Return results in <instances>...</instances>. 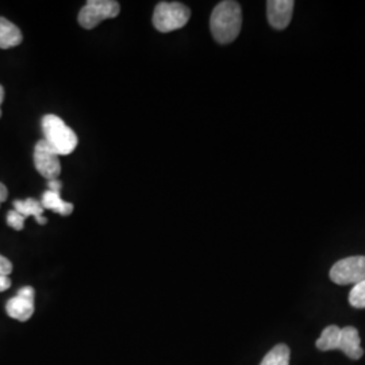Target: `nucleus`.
<instances>
[{"label":"nucleus","mask_w":365,"mask_h":365,"mask_svg":"<svg viewBox=\"0 0 365 365\" xmlns=\"http://www.w3.org/2000/svg\"><path fill=\"white\" fill-rule=\"evenodd\" d=\"M120 6L115 0H88L78 13V24L91 30L106 19L117 18Z\"/></svg>","instance_id":"4"},{"label":"nucleus","mask_w":365,"mask_h":365,"mask_svg":"<svg viewBox=\"0 0 365 365\" xmlns=\"http://www.w3.org/2000/svg\"><path fill=\"white\" fill-rule=\"evenodd\" d=\"M25 220H26V218H25L22 214H19L18 211H15V210L9 211V214H7V225H9L10 227L15 229V230H22V229H24Z\"/></svg>","instance_id":"16"},{"label":"nucleus","mask_w":365,"mask_h":365,"mask_svg":"<svg viewBox=\"0 0 365 365\" xmlns=\"http://www.w3.org/2000/svg\"><path fill=\"white\" fill-rule=\"evenodd\" d=\"M7 196H9L7 187H6L3 182H0V205L7 199Z\"/></svg>","instance_id":"20"},{"label":"nucleus","mask_w":365,"mask_h":365,"mask_svg":"<svg viewBox=\"0 0 365 365\" xmlns=\"http://www.w3.org/2000/svg\"><path fill=\"white\" fill-rule=\"evenodd\" d=\"M34 298H36L34 288L29 286L21 288L16 297H14L7 302L6 312L16 321H21V322L29 321L34 314Z\"/></svg>","instance_id":"7"},{"label":"nucleus","mask_w":365,"mask_h":365,"mask_svg":"<svg viewBox=\"0 0 365 365\" xmlns=\"http://www.w3.org/2000/svg\"><path fill=\"white\" fill-rule=\"evenodd\" d=\"M242 27V11L237 1L225 0L215 6L210 18V29L214 39L222 43L233 42Z\"/></svg>","instance_id":"1"},{"label":"nucleus","mask_w":365,"mask_h":365,"mask_svg":"<svg viewBox=\"0 0 365 365\" xmlns=\"http://www.w3.org/2000/svg\"><path fill=\"white\" fill-rule=\"evenodd\" d=\"M191 10L179 1H160L153 13V25L161 33L179 30L188 24Z\"/></svg>","instance_id":"3"},{"label":"nucleus","mask_w":365,"mask_h":365,"mask_svg":"<svg viewBox=\"0 0 365 365\" xmlns=\"http://www.w3.org/2000/svg\"><path fill=\"white\" fill-rule=\"evenodd\" d=\"M11 272H13L11 261L0 255V276H9Z\"/></svg>","instance_id":"17"},{"label":"nucleus","mask_w":365,"mask_h":365,"mask_svg":"<svg viewBox=\"0 0 365 365\" xmlns=\"http://www.w3.org/2000/svg\"><path fill=\"white\" fill-rule=\"evenodd\" d=\"M3 101H4V88L0 86V106L3 103ZM0 117H1V108H0Z\"/></svg>","instance_id":"21"},{"label":"nucleus","mask_w":365,"mask_h":365,"mask_svg":"<svg viewBox=\"0 0 365 365\" xmlns=\"http://www.w3.org/2000/svg\"><path fill=\"white\" fill-rule=\"evenodd\" d=\"M14 210L18 211L19 214H22L25 218L27 217H34L36 221L39 225H45L46 218L43 217V211L45 209L41 205V200L29 197L26 200H15L14 202Z\"/></svg>","instance_id":"11"},{"label":"nucleus","mask_w":365,"mask_h":365,"mask_svg":"<svg viewBox=\"0 0 365 365\" xmlns=\"http://www.w3.org/2000/svg\"><path fill=\"white\" fill-rule=\"evenodd\" d=\"M11 286V280L9 276H0V292L9 289Z\"/></svg>","instance_id":"18"},{"label":"nucleus","mask_w":365,"mask_h":365,"mask_svg":"<svg viewBox=\"0 0 365 365\" xmlns=\"http://www.w3.org/2000/svg\"><path fill=\"white\" fill-rule=\"evenodd\" d=\"M42 131L45 135L43 140L58 156L71 155L78 146L76 133L57 115L48 114L42 118Z\"/></svg>","instance_id":"2"},{"label":"nucleus","mask_w":365,"mask_h":365,"mask_svg":"<svg viewBox=\"0 0 365 365\" xmlns=\"http://www.w3.org/2000/svg\"><path fill=\"white\" fill-rule=\"evenodd\" d=\"M330 279L339 286L363 282L365 280V256H352L337 261L330 269Z\"/></svg>","instance_id":"5"},{"label":"nucleus","mask_w":365,"mask_h":365,"mask_svg":"<svg viewBox=\"0 0 365 365\" xmlns=\"http://www.w3.org/2000/svg\"><path fill=\"white\" fill-rule=\"evenodd\" d=\"M260 365H289V348L286 344H279L265 354Z\"/></svg>","instance_id":"14"},{"label":"nucleus","mask_w":365,"mask_h":365,"mask_svg":"<svg viewBox=\"0 0 365 365\" xmlns=\"http://www.w3.org/2000/svg\"><path fill=\"white\" fill-rule=\"evenodd\" d=\"M295 3L292 0H269L267 1V15L269 25L276 30H284L292 19Z\"/></svg>","instance_id":"8"},{"label":"nucleus","mask_w":365,"mask_h":365,"mask_svg":"<svg viewBox=\"0 0 365 365\" xmlns=\"http://www.w3.org/2000/svg\"><path fill=\"white\" fill-rule=\"evenodd\" d=\"M349 303L354 309H365V280L354 284L349 294Z\"/></svg>","instance_id":"15"},{"label":"nucleus","mask_w":365,"mask_h":365,"mask_svg":"<svg viewBox=\"0 0 365 365\" xmlns=\"http://www.w3.org/2000/svg\"><path fill=\"white\" fill-rule=\"evenodd\" d=\"M339 351L344 352L352 360H359L363 357L364 351L361 348V339L356 327H346L341 329Z\"/></svg>","instance_id":"9"},{"label":"nucleus","mask_w":365,"mask_h":365,"mask_svg":"<svg viewBox=\"0 0 365 365\" xmlns=\"http://www.w3.org/2000/svg\"><path fill=\"white\" fill-rule=\"evenodd\" d=\"M339 336H341V329L339 327L336 325L327 327L321 333V337L317 339V348L324 352L339 349Z\"/></svg>","instance_id":"13"},{"label":"nucleus","mask_w":365,"mask_h":365,"mask_svg":"<svg viewBox=\"0 0 365 365\" xmlns=\"http://www.w3.org/2000/svg\"><path fill=\"white\" fill-rule=\"evenodd\" d=\"M41 205L45 210H52L54 212L60 214V215H71L73 212V205L68 203L66 200L61 199L60 194L53 192V191H45L42 199H41Z\"/></svg>","instance_id":"12"},{"label":"nucleus","mask_w":365,"mask_h":365,"mask_svg":"<svg viewBox=\"0 0 365 365\" xmlns=\"http://www.w3.org/2000/svg\"><path fill=\"white\" fill-rule=\"evenodd\" d=\"M22 31L9 19L0 16V49H10L22 42Z\"/></svg>","instance_id":"10"},{"label":"nucleus","mask_w":365,"mask_h":365,"mask_svg":"<svg viewBox=\"0 0 365 365\" xmlns=\"http://www.w3.org/2000/svg\"><path fill=\"white\" fill-rule=\"evenodd\" d=\"M48 187H49V191H53V192H57V194H60V191H61V182H58L57 179L56 180H49L48 182Z\"/></svg>","instance_id":"19"},{"label":"nucleus","mask_w":365,"mask_h":365,"mask_svg":"<svg viewBox=\"0 0 365 365\" xmlns=\"http://www.w3.org/2000/svg\"><path fill=\"white\" fill-rule=\"evenodd\" d=\"M34 165L39 173L49 180H56L61 173L60 156L45 140H41L34 149Z\"/></svg>","instance_id":"6"}]
</instances>
